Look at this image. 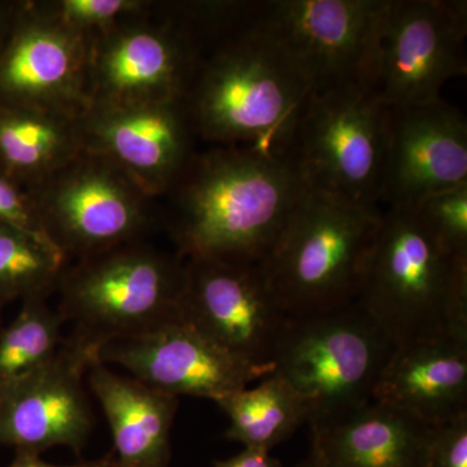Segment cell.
<instances>
[{"mask_svg":"<svg viewBox=\"0 0 467 467\" xmlns=\"http://www.w3.org/2000/svg\"><path fill=\"white\" fill-rule=\"evenodd\" d=\"M66 269L50 239L0 225V304L50 296Z\"/></svg>","mask_w":467,"mask_h":467,"instance_id":"603a6c76","label":"cell"},{"mask_svg":"<svg viewBox=\"0 0 467 467\" xmlns=\"http://www.w3.org/2000/svg\"><path fill=\"white\" fill-rule=\"evenodd\" d=\"M57 288L73 337L100 348L182 319L184 261L134 242L67 267Z\"/></svg>","mask_w":467,"mask_h":467,"instance_id":"8992f818","label":"cell"},{"mask_svg":"<svg viewBox=\"0 0 467 467\" xmlns=\"http://www.w3.org/2000/svg\"><path fill=\"white\" fill-rule=\"evenodd\" d=\"M214 467H282L269 451L244 448L242 453L226 461H217Z\"/></svg>","mask_w":467,"mask_h":467,"instance_id":"f546056e","label":"cell"},{"mask_svg":"<svg viewBox=\"0 0 467 467\" xmlns=\"http://www.w3.org/2000/svg\"><path fill=\"white\" fill-rule=\"evenodd\" d=\"M413 209L445 251L467 256V182L435 193Z\"/></svg>","mask_w":467,"mask_h":467,"instance_id":"484cf974","label":"cell"},{"mask_svg":"<svg viewBox=\"0 0 467 467\" xmlns=\"http://www.w3.org/2000/svg\"><path fill=\"white\" fill-rule=\"evenodd\" d=\"M356 303L395 347L467 335V256L445 251L413 208H389Z\"/></svg>","mask_w":467,"mask_h":467,"instance_id":"3957f363","label":"cell"},{"mask_svg":"<svg viewBox=\"0 0 467 467\" xmlns=\"http://www.w3.org/2000/svg\"><path fill=\"white\" fill-rule=\"evenodd\" d=\"M287 317L260 264L184 261L182 319L230 352L273 367Z\"/></svg>","mask_w":467,"mask_h":467,"instance_id":"5bb4252c","label":"cell"},{"mask_svg":"<svg viewBox=\"0 0 467 467\" xmlns=\"http://www.w3.org/2000/svg\"><path fill=\"white\" fill-rule=\"evenodd\" d=\"M90 41L48 14L41 2H18L0 52V106L84 115L90 106Z\"/></svg>","mask_w":467,"mask_h":467,"instance_id":"7c38bea8","label":"cell"},{"mask_svg":"<svg viewBox=\"0 0 467 467\" xmlns=\"http://www.w3.org/2000/svg\"><path fill=\"white\" fill-rule=\"evenodd\" d=\"M425 467H467V416L432 429Z\"/></svg>","mask_w":467,"mask_h":467,"instance_id":"83f0119b","label":"cell"},{"mask_svg":"<svg viewBox=\"0 0 467 467\" xmlns=\"http://www.w3.org/2000/svg\"><path fill=\"white\" fill-rule=\"evenodd\" d=\"M373 400L436 427L467 416V335L395 347Z\"/></svg>","mask_w":467,"mask_h":467,"instance_id":"ac0fdd59","label":"cell"},{"mask_svg":"<svg viewBox=\"0 0 467 467\" xmlns=\"http://www.w3.org/2000/svg\"><path fill=\"white\" fill-rule=\"evenodd\" d=\"M82 150L79 117L0 106V171L26 190Z\"/></svg>","mask_w":467,"mask_h":467,"instance_id":"44dd1931","label":"cell"},{"mask_svg":"<svg viewBox=\"0 0 467 467\" xmlns=\"http://www.w3.org/2000/svg\"><path fill=\"white\" fill-rule=\"evenodd\" d=\"M218 407L229 417L226 438L251 450L270 451L306 423L300 396L275 371L254 389L247 387L223 399Z\"/></svg>","mask_w":467,"mask_h":467,"instance_id":"7402d4cb","label":"cell"},{"mask_svg":"<svg viewBox=\"0 0 467 467\" xmlns=\"http://www.w3.org/2000/svg\"><path fill=\"white\" fill-rule=\"evenodd\" d=\"M9 467H115V459L112 451L107 456L98 460L82 461V462L73 463V465H54V463L46 462L39 454L26 453V451H16L14 462Z\"/></svg>","mask_w":467,"mask_h":467,"instance_id":"f1b7e54d","label":"cell"},{"mask_svg":"<svg viewBox=\"0 0 467 467\" xmlns=\"http://www.w3.org/2000/svg\"><path fill=\"white\" fill-rule=\"evenodd\" d=\"M395 344L358 303L327 312L288 316L273 367L303 400L306 423L339 422L373 401Z\"/></svg>","mask_w":467,"mask_h":467,"instance_id":"5b68a950","label":"cell"},{"mask_svg":"<svg viewBox=\"0 0 467 467\" xmlns=\"http://www.w3.org/2000/svg\"><path fill=\"white\" fill-rule=\"evenodd\" d=\"M47 299L23 301L16 318L0 328V386L50 361L66 340V322Z\"/></svg>","mask_w":467,"mask_h":467,"instance_id":"cb8c5ba5","label":"cell"},{"mask_svg":"<svg viewBox=\"0 0 467 467\" xmlns=\"http://www.w3.org/2000/svg\"><path fill=\"white\" fill-rule=\"evenodd\" d=\"M432 429L373 400L339 422L312 429L310 456L319 467H425Z\"/></svg>","mask_w":467,"mask_h":467,"instance_id":"d6986e66","label":"cell"},{"mask_svg":"<svg viewBox=\"0 0 467 467\" xmlns=\"http://www.w3.org/2000/svg\"><path fill=\"white\" fill-rule=\"evenodd\" d=\"M98 358L174 398L195 396L217 404L275 371L230 352L183 319L104 344Z\"/></svg>","mask_w":467,"mask_h":467,"instance_id":"9a60e30c","label":"cell"},{"mask_svg":"<svg viewBox=\"0 0 467 467\" xmlns=\"http://www.w3.org/2000/svg\"><path fill=\"white\" fill-rule=\"evenodd\" d=\"M88 383L109 423L115 467H168L178 398L99 361L88 368Z\"/></svg>","mask_w":467,"mask_h":467,"instance_id":"ffe728a7","label":"cell"},{"mask_svg":"<svg viewBox=\"0 0 467 467\" xmlns=\"http://www.w3.org/2000/svg\"><path fill=\"white\" fill-rule=\"evenodd\" d=\"M201 61L189 38L153 3L146 14L91 36L88 109L184 101Z\"/></svg>","mask_w":467,"mask_h":467,"instance_id":"30bf717a","label":"cell"},{"mask_svg":"<svg viewBox=\"0 0 467 467\" xmlns=\"http://www.w3.org/2000/svg\"><path fill=\"white\" fill-rule=\"evenodd\" d=\"M0 225L16 227L23 232L47 238L32 195L14 180L0 171Z\"/></svg>","mask_w":467,"mask_h":467,"instance_id":"4316f807","label":"cell"},{"mask_svg":"<svg viewBox=\"0 0 467 467\" xmlns=\"http://www.w3.org/2000/svg\"><path fill=\"white\" fill-rule=\"evenodd\" d=\"M98 347L70 335L57 355L0 386V444L41 454L54 447L82 451L94 427L84 379Z\"/></svg>","mask_w":467,"mask_h":467,"instance_id":"4fadbf2b","label":"cell"},{"mask_svg":"<svg viewBox=\"0 0 467 467\" xmlns=\"http://www.w3.org/2000/svg\"><path fill=\"white\" fill-rule=\"evenodd\" d=\"M392 0H270L263 24L312 92L377 88Z\"/></svg>","mask_w":467,"mask_h":467,"instance_id":"ba28073f","label":"cell"},{"mask_svg":"<svg viewBox=\"0 0 467 467\" xmlns=\"http://www.w3.org/2000/svg\"><path fill=\"white\" fill-rule=\"evenodd\" d=\"M27 192L46 235L67 260L138 242L152 223V199L109 159L88 150Z\"/></svg>","mask_w":467,"mask_h":467,"instance_id":"9c48e42d","label":"cell"},{"mask_svg":"<svg viewBox=\"0 0 467 467\" xmlns=\"http://www.w3.org/2000/svg\"><path fill=\"white\" fill-rule=\"evenodd\" d=\"M467 182V121L445 100L389 107L382 201L416 208Z\"/></svg>","mask_w":467,"mask_h":467,"instance_id":"e0dca14e","label":"cell"},{"mask_svg":"<svg viewBox=\"0 0 467 467\" xmlns=\"http://www.w3.org/2000/svg\"><path fill=\"white\" fill-rule=\"evenodd\" d=\"M297 467H319V466H318V463L316 462V461L313 460V457L310 456V454H309L308 459L304 461V462L300 463V465Z\"/></svg>","mask_w":467,"mask_h":467,"instance_id":"1f68e13d","label":"cell"},{"mask_svg":"<svg viewBox=\"0 0 467 467\" xmlns=\"http://www.w3.org/2000/svg\"><path fill=\"white\" fill-rule=\"evenodd\" d=\"M310 94L308 79L261 17L256 26L202 58L183 103L202 140L287 156Z\"/></svg>","mask_w":467,"mask_h":467,"instance_id":"7a4b0ae2","label":"cell"},{"mask_svg":"<svg viewBox=\"0 0 467 467\" xmlns=\"http://www.w3.org/2000/svg\"><path fill=\"white\" fill-rule=\"evenodd\" d=\"M2 306L3 304H0V324H2Z\"/></svg>","mask_w":467,"mask_h":467,"instance_id":"d6a6232c","label":"cell"},{"mask_svg":"<svg viewBox=\"0 0 467 467\" xmlns=\"http://www.w3.org/2000/svg\"><path fill=\"white\" fill-rule=\"evenodd\" d=\"M79 130L84 150L109 159L150 199L167 195L195 155L183 101L88 109Z\"/></svg>","mask_w":467,"mask_h":467,"instance_id":"2e32d148","label":"cell"},{"mask_svg":"<svg viewBox=\"0 0 467 467\" xmlns=\"http://www.w3.org/2000/svg\"><path fill=\"white\" fill-rule=\"evenodd\" d=\"M43 7L61 24L92 36L128 18L146 14L153 3L144 0H51Z\"/></svg>","mask_w":467,"mask_h":467,"instance_id":"d4e9b609","label":"cell"},{"mask_svg":"<svg viewBox=\"0 0 467 467\" xmlns=\"http://www.w3.org/2000/svg\"><path fill=\"white\" fill-rule=\"evenodd\" d=\"M380 216L378 209L308 190L260 263L285 315L355 303Z\"/></svg>","mask_w":467,"mask_h":467,"instance_id":"277c9868","label":"cell"},{"mask_svg":"<svg viewBox=\"0 0 467 467\" xmlns=\"http://www.w3.org/2000/svg\"><path fill=\"white\" fill-rule=\"evenodd\" d=\"M465 0H392L377 90L389 107L441 99L448 81L466 76Z\"/></svg>","mask_w":467,"mask_h":467,"instance_id":"8fae6325","label":"cell"},{"mask_svg":"<svg viewBox=\"0 0 467 467\" xmlns=\"http://www.w3.org/2000/svg\"><path fill=\"white\" fill-rule=\"evenodd\" d=\"M389 107L374 88L312 92L292 133L287 158L304 184L377 209L382 201Z\"/></svg>","mask_w":467,"mask_h":467,"instance_id":"52a82bcc","label":"cell"},{"mask_svg":"<svg viewBox=\"0 0 467 467\" xmlns=\"http://www.w3.org/2000/svg\"><path fill=\"white\" fill-rule=\"evenodd\" d=\"M17 7L18 2H3V0H0V52L5 47L8 34L11 32Z\"/></svg>","mask_w":467,"mask_h":467,"instance_id":"4dcf8cb0","label":"cell"},{"mask_svg":"<svg viewBox=\"0 0 467 467\" xmlns=\"http://www.w3.org/2000/svg\"><path fill=\"white\" fill-rule=\"evenodd\" d=\"M287 156L216 146L171 187L168 227L181 259H265L308 192Z\"/></svg>","mask_w":467,"mask_h":467,"instance_id":"6da1fadb","label":"cell"}]
</instances>
